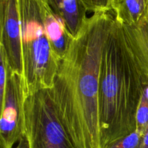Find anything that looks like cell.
Masks as SVG:
<instances>
[{
    "label": "cell",
    "mask_w": 148,
    "mask_h": 148,
    "mask_svg": "<svg viewBox=\"0 0 148 148\" xmlns=\"http://www.w3.org/2000/svg\"><path fill=\"white\" fill-rule=\"evenodd\" d=\"M148 82L122 24L114 20L106 38L101 67L99 121L101 147L109 148L136 130V116Z\"/></svg>",
    "instance_id": "obj_2"
},
{
    "label": "cell",
    "mask_w": 148,
    "mask_h": 148,
    "mask_svg": "<svg viewBox=\"0 0 148 148\" xmlns=\"http://www.w3.org/2000/svg\"><path fill=\"white\" fill-rule=\"evenodd\" d=\"M14 148H29L28 147V142H27V137L26 136L24 135L21 137L18 142V145Z\"/></svg>",
    "instance_id": "obj_15"
},
{
    "label": "cell",
    "mask_w": 148,
    "mask_h": 148,
    "mask_svg": "<svg viewBox=\"0 0 148 148\" xmlns=\"http://www.w3.org/2000/svg\"><path fill=\"white\" fill-rule=\"evenodd\" d=\"M136 130L144 134L148 127V98L143 92L136 116Z\"/></svg>",
    "instance_id": "obj_11"
},
{
    "label": "cell",
    "mask_w": 148,
    "mask_h": 148,
    "mask_svg": "<svg viewBox=\"0 0 148 148\" xmlns=\"http://www.w3.org/2000/svg\"><path fill=\"white\" fill-rule=\"evenodd\" d=\"M143 134L135 131L126 136L109 148H140Z\"/></svg>",
    "instance_id": "obj_12"
},
{
    "label": "cell",
    "mask_w": 148,
    "mask_h": 148,
    "mask_svg": "<svg viewBox=\"0 0 148 148\" xmlns=\"http://www.w3.org/2000/svg\"><path fill=\"white\" fill-rule=\"evenodd\" d=\"M43 9L49 40L55 53L61 60L66 54L74 38L69 34L63 20L53 11L49 0H43Z\"/></svg>",
    "instance_id": "obj_7"
},
{
    "label": "cell",
    "mask_w": 148,
    "mask_h": 148,
    "mask_svg": "<svg viewBox=\"0 0 148 148\" xmlns=\"http://www.w3.org/2000/svg\"><path fill=\"white\" fill-rule=\"evenodd\" d=\"M88 12H111L113 0H81Z\"/></svg>",
    "instance_id": "obj_13"
},
{
    "label": "cell",
    "mask_w": 148,
    "mask_h": 148,
    "mask_svg": "<svg viewBox=\"0 0 148 148\" xmlns=\"http://www.w3.org/2000/svg\"><path fill=\"white\" fill-rule=\"evenodd\" d=\"M25 102L21 75L8 69L4 99L1 104V148H14L25 132Z\"/></svg>",
    "instance_id": "obj_5"
},
{
    "label": "cell",
    "mask_w": 148,
    "mask_h": 148,
    "mask_svg": "<svg viewBox=\"0 0 148 148\" xmlns=\"http://www.w3.org/2000/svg\"><path fill=\"white\" fill-rule=\"evenodd\" d=\"M111 12L87 17L61 59L51 89L61 120L77 148H101L99 92Z\"/></svg>",
    "instance_id": "obj_1"
},
{
    "label": "cell",
    "mask_w": 148,
    "mask_h": 148,
    "mask_svg": "<svg viewBox=\"0 0 148 148\" xmlns=\"http://www.w3.org/2000/svg\"><path fill=\"white\" fill-rule=\"evenodd\" d=\"M20 17L23 74L25 100L52 89L60 59L52 48L43 14V0H17Z\"/></svg>",
    "instance_id": "obj_3"
},
{
    "label": "cell",
    "mask_w": 148,
    "mask_h": 148,
    "mask_svg": "<svg viewBox=\"0 0 148 148\" xmlns=\"http://www.w3.org/2000/svg\"><path fill=\"white\" fill-rule=\"evenodd\" d=\"M0 104L2 103L4 99V92L6 90V85L7 82V75H8V65L3 51L0 49Z\"/></svg>",
    "instance_id": "obj_14"
},
{
    "label": "cell",
    "mask_w": 148,
    "mask_h": 148,
    "mask_svg": "<svg viewBox=\"0 0 148 148\" xmlns=\"http://www.w3.org/2000/svg\"><path fill=\"white\" fill-rule=\"evenodd\" d=\"M24 134L29 148H77L61 120L51 89L25 100Z\"/></svg>",
    "instance_id": "obj_4"
},
{
    "label": "cell",
    "mask_w": 148,
    "mask_h": 148,
    "mask_svg": "<svg viewBox=\"0 0 148 148\" xmlns=\"http://www.w3.org/2000/svg\"><path fill=\"white\" fill-rule=\"evenodd\" d=\"M148 10V0H113L111 12L124 26L137 24Z\"/></svg>",
    "instance_id": "obj_10"
},
{
    "label": "cell",
    "mask_w": 148,
    "mask_h": 148,
    "mask_svg": "<svg viewBox=\"0 0 148 148\" xmlns=\"http://www.w3.org/2000/svg\"><path fill=\"white\" fill-rule=\"evenodd\" d=\"M124 28L134 58L148 82V10L137 24Z\"/></svg>",
    "instance_id": "obj_8"
},
{
    "label": "cell",
    "mask_w": 148,
    "mask_h": 148,
    "mask_svg": "<svg viewBox=\"0 0 148 148\" xmlns=\"http://www.w3.org/2000/svg\"><path fill=\"white\" fill-rule=\"evenodd\" d=\"M53 11L63 20L69 34L75 38L87 18V10L81 0H49Z\"/></svg>",
    "instance_id": "obj_9"
},
{
    "label": "cell",
    "mask_w": 148,
    "mask_h": 148,
    "mask_svg": "<svg viewBox=\"0 0 148 148\" xmlns=\"http://www.w3.org/2000/svg\"><path fill=\"white\" fill-rule=\"evenodd\" d=\"M140 148H148V127L143 134Z\"/></svg>",
    "instance_id": "obj_16"
},
{
    "label": "cell",
    "mask_w": 148,
    "mask_h": 148,
    "mask_svg": "<svg viewBox=\"0 0 148 148\" xmlns=\"http://www.w3.org/2000/svg\"><path fill=\"white\" fill-rule=\"evenodd\" d=\"M0 49L3 51L8 69L23 74L20 17L17 0H0Z\"/></svg>",
    "instance_id": "obj_6"
}]
</instances>
